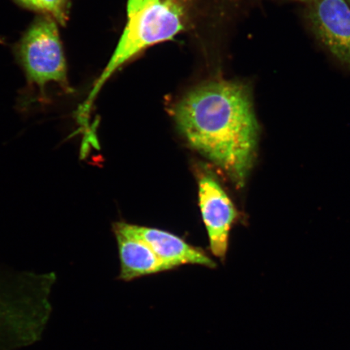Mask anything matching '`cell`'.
I'll return each instance as SVG.
<instances>
[{
  "label": "cell",
  "instance_id": "5b68a950",
  "mask_svg": "<svg viewBox=\"0 0 350 350\" xmlns=\"http://www.w3.org/2000/svg\"><path fill=\"white\" fill-rule=\"evenodd\" d=\"M306 18L314 36L350 70V5L347 0H314Z\"/></svg>",
  "mask_w": 350,
  "mask_h": 350
},
{
  "label": "cell",
  "instance_id": "8992f818",
  "mask_svg": "<svg viewBox=\"0 0 350 350\" xmlns=\"http://www.w3.org/2000/svg\"><path fill=\"white\" fill-rule=\"evenodd\" d=\"M122 226L147 243L169 271L187 265H200L215 269L217 264L202 249L192 246L186 241L169 232L126 224Z\"/></svg>",
  "mask_w": 350,
  "mask_h": 350
},
{
  "label": "cell",
  "instance_id": "30bf717a",
  "mask_svg": "<svg viewBox=\"0 0 350 350\" xmlns=\"http://www.w3.org/2000/svg\"><path fill=\"white\" fill-rule=\"evenodd\" d=\"M296 1L303 2V3H309L310 2L314 1V0H296Z\"/></svg>",
  "mask_w": 350,
  "mask_h": 350
},
{
  "label": "cell",
  "instance_id": "3957f363",
  "mask_svg": "<svg viewBox=\"0 0 350 350\" xmlns=\"http://www.w3.org/2000/svg\"><path fill=\"white\" fill-rule=\"evenodd\" d=\"M20 58L30 82L43 88L56 82L68 86L67 65L56 22L42 17L22 38Z\"/></svg>",
  "mask_w": 350,
  "mask_h": 350
},
{
  "label": "cell",
  "instance_id": "277c9868",
  "mask_svg": "<svg viewBox=\"0 0 350 350\" xmlns=\"http://www.w3.org/2000/svg\"><path fill=\"white\" fill-rule=\"evenodd\" d=\"M196 175L200 208L208 232L210 250L213 256L224 261L231 226L239 213L211 170L198 168Z\"/></svg>",
  "mask_w": 350,
  "mask_h": 350
},
{
  "label": "cell",
  "instance_id": "9c48e42d",
  "mask_svg": "<svg viewBox=\"0 0 350 350\" xmlns=\"http://www.w3.org/2000/svg\"><path fill=\"white\" fill-rule=\"evenodd\" d=\"M17 1L23 4L25 7L33 8V10H35V0H17Z\"/></svg>",
  "mask_w": 350,
  "mask_h": 350
},
{
  "label": "cell",
  "instance_id": "52a82bcc",
  "mask_svg": "<svg viewBox=\"0 0 350 350\" xmlns=\"http://www.w3.org/2000/svg\"><path fill=\"white\" fill-rule=\"evenodd\" d=\"M113 231L119 248L121 281L131 282L169 271L148 243L126 230L122 222L116 223Z\"/></svg>",
  "mask_w": 350,
  "mask_h": 350
},
{
  "label": "cell",
  "instance_id": "ba28073f",
  "mask_svg": "<svg viewBox=\"0 0 350 350\" xmlns=\"http://www.w3.org/2000/svg\"><path fill=\"white\" fill-rule=\"evenodd\" d=\"M69 0H35V10L49 13L64 25L68 19Z\"/></svg>",
  "mask_w": 350,
  "mask_h": 350
},
{
  "label": "cell",
  "instance_id": "7a4b0ae2",
  "mask_svg": "<svg viewBox=\"0 0 350 350\" xmlns=\"http://www.w3.org/2000/svg\"><path fill=\"white\" fill-rule=\"evenodd\" d=\"M126 17L120 41L82 107V115L90 111L100 89L122 65L146 48L172 40L183 29L181 8L173 0H129Z\"/></svg>",
  "mask_w": 350,
  "mask_h": 350
},
{
  "label": "cell",
  "instance_id": "6da1fadb",
  "mask_svg": "<svg viewBox=\"0 0 350 350\" xmlns=\"http://www.w3.org/2000/svg\"><path fill=\"white\" fill-rule=\"evenodd\" d=\"M172 115L188 144L243 187L260 135L249 87L224 80L204 83L177 100Z\"/></svg>",
  "mask_w": 350,
  "mask_h": 350
},
{
  "label": "cell",
  "instance_id": "8fae6325",
  "mask_svg": "<svg viewBox=\"0 0 350 350\" xmlns=\"http://www.w3.org/2000/svg\"><path fill=\"white\" fill-rule=\"evenodd\" d=\"M347 1L349 3L350 5V0H347Z\"/></svg>",
  "mask_w": 350,
  "mask_h": 350
}]
</instances>
